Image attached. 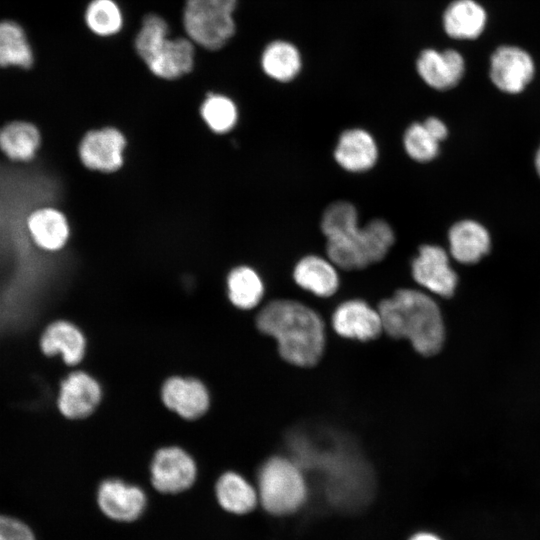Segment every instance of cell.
I'll list each match as a JSON object with an SVG mask.
<instances>
[{
	"label": "cell",
	"mask_w": 540,
	"mask_h": 540,
	"mask_svg": "<svg viewBox=\"0 0 540 540\" xmlns=\"http://www.w3.org/2000/svg\"><path fill=\"white\" fill-rule=\"evenodd\" d=\"M257 326L276 339L281 357L301 367L315 365L325 345L324 325L310 307L291 299L269 302L257 316Z\"/></svg>",
	"instance_id": "cell-1"
},
{
	"label": "cell",
	"mask_w": 540,
	"mask_h": 540,
	"mask_svg": "<svg viewBox=\"0 0 540 540\" xmlns=\"http://www.w3.org/2000/svg\"><path fill=\"white\" fill-rule=\"evenodd\" d=\"M383 330L393 338L409 340L422 355L439 352L444 341L441 311L425 292L401 288L378 305Z\"/></svg>",
	"instance_id": "cell-2"
},
{
	"label": "cell",
	"mask_w": 540,
	"mask_h": 540,
	"mask_svg": "<svg viewBox=\"0 0 540 540\" xmlns=\"http://www.w3.org/2000/svg\"><path fill=\"white\" fill-rule=\"evenodd\" d=\"M135 49L149 70L162 79L182 77L194 66V43L189 38H169L166 21L156 14L143 19Z\"/></svg>",
	"instance_id": "cell-3"
},
{
	"label": "cell",
	"mask_w": 540,
	"mask_h": 540,
	"mask_svg": "<svg viewBox=\"0 0 540 540\" xmlns=\"http://www.w3.org/2000/svg\"><path fill=\"white\" fill-rule=\"evenodd\" d=\"M396 241L391 224L382 218H373L352 234L326 241V256L346 271L361 270L382 261Z\"/></svg>",
	"instance_id": "cell-4"
},
{
	"label": "cell",
	"mask_w": 540,
	"mask_h": 540,
	"mask_svg": "<svg viewBox=\"0 0 540 540\" xmlns=\"http://www.w3.org/2000/svg\"><path fill=\"white\" fill-rule=\"evenodd\" d=\"M257 492L261 505L268 513L285 516L304 505L308 488L300 466L292 460L276 456L261 466Z\"/></svg>",
	"instance_id": "cell-5"
},
{
	"label": "cell",
	"mask_w": 540,
	"mask_h": 540,
	"mask_svg": "<svg viewBox=\"0 0 540 540\" xmlns=\"http://www.w3.org/2000/svg\"><path fill=\"white\" fill-rule=\"evenodd\" d=\"M237 0H186L183 26L188 38L208 50L222 48L235 33Z\"/></svg>",
	"instance_id": "cell-6"
},
{
	"label": "cell",
	"mask_w": 540,
	"mask_h": 540,
	"mask_svg": "<svg viewBox=\"0 0 540 540\" xmlns=\"http://www.w3.org/2000/svg\"><path fill=\"white\" fill-rule=\"evenodd\" d=\"M411 275L419 286L441 297H451L457 286L448 253L435 244L419 246L411 262Z\"/></svg>",
	"instance_id": "cell-7"
},
{
	"label": "cell",
	"mask_w": 540,
	"mask_h": 540,
	"mask_svg": "<svg viewBox=\"0 0 540 540\" xmlns=\"http://www.w3.org/2000/svg\"><path fill=\"white\" fill-rule=\"evenodd\" d=\"M126 144L125 136L117 128L93 129L79 143V158L90 170L112 173L123 165Z\"/></svg>",
	"instance_id": "cell-8"
},
{
	"label": "cell",
	"mask_w": 540,
	"mask_h": 540,
	"mask_svg": "<svg viewBox=\"0 0 540 540\" xmlns=\"http://www.w3.org/2000/svg\"><path fill=\"white\" fill-rule=\"evenodd\" d=\"M535 73L532 57L524 49L503 45L490 58V78L501 91L517 94L531 82Z\"/></svg>",
	"instance_id": "cell-9"
},
{
	"label": "cell",
	"mask_w": 540,
	"mask_h": 540,
	"mask_svg": "<svg viewBox=\"0 0 540 540\" xmlns=\"http://www.w3.org/2000/svg\"><path fill=\"white\" fill-rule=\"evenodd\" d=\"M196 477L193 459L182 449H160L151 464V482L162 493H178L188 489Z\"/></svg>",
	"instance_id": "cell-10"
},
{
	"label": "cell",
	"mask_w": 540,
	"mask_h": 540,
	"mask_svg": "<svg viewBox=\"0 0 540 540\" xmlns=\"http://www.w3.org/2000/svg\"><path fill=\"white\" fill-rule=\"evenodd\" d=\"M333 157L344 171L353 174L365 173L372 170L378 162V143L368 130L360 127L348 128L338 136Z\"/></svg>",
	"instance_id": "cell-11"
},
{
	"label": "cell",
	"mask_w": 540,
	"mask_h": 540,
	"mask_svg": "<svg viewBox=\"0 0 540 540\" xmlns=\"http://www.w3.org/2000/svg\"><path fill=\"white\" fill-rule=\"evenodd\" d=\"M416 71L426 85L444 91L460 82L465 73V61L456 50L427 48L416 60Z\"/></svg>",
	"instance_id": "cell-12"
},
{
	"label": "cell",
	"mask_w": 540,
	"mask_h": 540,
	"mask_svg": "<svg viewBox=\"0 0 540 540\" xmlns=\"http://www.w3.org/2000/svg\"><path fill=\"white\" fill-rule=\"evenodd\" d=\"M332 324L340 336L359 341L375 339L383 330L378 309L360 299L339 304L333 313Z\"/></svg>",
	"instance_id": "cell-13"
},
{
	"label": "cell",
	"mask_w": 540,
	"mask_h": 540,
	"mask_svg": "<svg viewBox=\"0 0 540 540\" xmlns=\"http://www.w3.org/2000/svg\"><path fill=\"white\" fill-rule=\"evenodd\" d=\"M97 502L100 510L110 519L130 522L143 513L146 496L137 486L119 479H108L98 489Z\"/></svg>",
	"instance_id": "cell-14"
},
{
	"label": "cell",
	"mask_w": 540,
	"mask_h": 540,
	"mask_svg": "<svg viewBox=\"0 0 540 540\" xmlns=\"http://www.w3.org/2000/svg\"><path fill=\"white\" fill-rule=\"evenodd\" d=\"M339 268L327 257L307 254L293 267V280L302 289L318 297H330L340 284Z\"/></svg>",
	"instance_id": "cell-15"
},
{
	"label": "cell",
	"mask_w": 540,
	"mask_h": 540,
	"mask_svg": "<svg viewBox=\"0 0 540 540\" xmlns=\"http://www.w3.org/2000/svg\"><path fill=\"white\" fill-rule=\"evenodd\" d=\"M100 398L98 383L84 372H74L61 384L58 405L64 416L79 419L91 414Z\"/></svg>",
	"instance_id": "cell-16"
},
{
	"label": "cell",
	"mask_w": 540,
	"mask_h": 540,
	"mask_svg": "<svg viewBox=\"0 0 540 540\" xmlns=\"http://www.w3.org/2000/svg\"><path fill=\"white\" fill-rule=\"evenodd\" d=\"M162 400L171 410L186 419H195L205 413L209 395L205 386L191 378L173 377L165 382Z\"/></svg>",
	"instance_id": "cell-17"
},
{
	"label": "cell",
	"mask_w": 540,
	"mask_h": 540,
	"mask_svg": "<svg viewBox=\"0 0 540 540\" xmlns=\"http://www.w3.org/2000/svg\"><path fill=\"white\" fill-rule=\"evenodd\" d=\"M27 229L35 245L49 252L62 249L70 236V226L66 216L53 207L34 210L28 216Z\"/></svg>",
	"instance_id": "cell-18"
},
{
	"label": "cell",
	"mask_w": 540,
	"mask_h": 540,
	"mask_svg": "<svg viewBox=\"0 0 540 540\" xmlns=\"http://www.w3.org/2000/svg\"><path fill=\"white\" fill-rule=\"evenodd\" d=\"M450 255L463 264L479 261L490 249L487 230L473 220L456 222L448 231Z\"/></svg>",
	"instance_id": "cell-19"
},
{
	"label": "cell",
	"mask_w": 540,
	"mask_h": 540,
	"mask_svg": "<svg viewBox=\"0 0 540 540\" xmlns=\"http://www.w3.org/2000/svg\"><path fill=\"white\" fill-rule=\"evenodd\" d=\"M487 14L474 0H454L443 13L445 33L457 40H472L479 37L485 29Z\"/></svg>",
	"instance_id": "cell-20"
},
{
	"label": "cell",
	"mask_w": 540,
	"mask_h": 540,
	"mask_svg": "<svg viewBox=\"0 0 540 540\" xmlns=\"http://www.w3.org/2000/svg\"><path fill=\"white\" fill-rule=\"evenodd\" d=\"M40 346L48 356L61 354L69 365L81 361L85 352V339L79 329L66 321H56L44 331Z\"/></svg>",
	"instance_id": "cell-21"
},
{
	"label": "cell",
	"mask_w": 540,
	"mask_h": 540,
	"mask_svg": "<svg viewBox=\"0 0 540 540\" xmlns=\"http://www.w3.org/2000/svg\"><path fill=\"white\" fill-rule=\"evenodd\" d=\"M302 64L299 49L286 40L270 42L261 55L263 72L272 80L281 83L293 81L301 72Z\"/></svg>",
	"instance_id": "cell-22"
},
{
	"label": "cell",
	"mask_w": 540,
	"mask_h": 540,
	"mask_svg": "<svg viewBox=\"0 0 540 540\" xmlns=\"http://www.w3.org/2000/svg\"><path fill=\"white\" fill-rule=\"evenodd\" d=\"M40 144V132L31 123L14 121L0 129V149L11 160H32Z\"/></svg>",
	"instance_id": "cell-23"
},
{
	"label": "cell",
	"mask_w": 540,
	"mask_h": 540,
	"mask_svg": "<svg viewBox=\"0 0 540 540\" xmlns=\"http://www.w3.org/2000/svg\"><path fill=\"white\" fill-rule=\"evenodd\" d=\"M215 490L220 506L234 514L252 511L259 501L257 490L235 472L224 473L218 479Z\"/></svg>",
	"instance_id": "cell-24"
},
{
	"label": "cell",
	"mask_w": 540,
	"mask_h": 540,
	"mask_svg": "<svg viewBox=\"0 0 540 540\" xmlns=\"http://www.w3.org/2000/svg\"><path fill=\"white\" fill-rule=\"evenodd\" d=\"M230 301L240 309H251L259 304L264 294V284L258 272L250 266L232 269L227 278Z\"/></svg>",
	"instance_id": "cell-25"
},
{
	"label": "cell",
	"mask_w": 540,
	"mask_h": 540,
	"mask_svg": "<svg viewBox=\"0 0 540 540\" xmlns=\"http://www.w3.org/2000/svg\"><path fill=\"white\" fill-rule=\"evenodd\" d=\"M360 226L357 207L347 200H336L323 211L320 229L327 240L346 237Z\"/></svg>",
	"instance_id": "cell-26"
},
{
	"label": "cell",
	"mask_w": 540,
	"mask_h": 540,
	"mask_svg": "<svg viewBox=\"0 0 540 540\" xmlns=\"http://www.w3.org/2000/svg\"><path fill=\"white\" fill-rule=\"evenodd\" d=\"M33 54L22 28L11 21L0 22V66L29 68Z\"/></svg>",
	"instance_id": "cell-27"
},
{
	"label": "cell",
	"mask_w": 540,
	"mask_h": 540,
	"mask_svg": "<svg viewBox=\"0 0 540 540\" xmlns=\"http://www.w3.org/2000/svg\"><path fill=\"white\" fill-rule=\"evenodd\" d=\"M200 114L207 127L216 134H226L237 124L235 102L222 94H209L203 101Z\"/></svg>",
	"instance_id": "cell-28"
},
{
	"label": "cell",
	"mask_w": 540,
	"mask_h": 540,
	"mask_svg": "<svg viewBox=\"0 0 540 540\" xmlns=\"http://www.w3.org/2000/svg\"><path fill=\"white\" fill-rule=\"evenodd\" d=\"M85 21L93 33L107 37L120 31L123 17L113 0H92L87 6Z\"/></svg>",
	"instance_id": "cell-29"
},
{
	"label": "cell",
	"mask_w": 540,
	"mask_h": 540,
	"mask_svg": "<svg viewBox=\"0 0 540 540\" xmlns=\"http://www.w3.org/2000/svg\"><path fill=\"white\" fill-rule=\"evenodd\" d=\"M402 144L407 156L418 163L436 158L440 142L428 131L423 122H413L405 129Z\"/></svg>",
	"instance_id": "cell-30"
},
{
	"label": "cell",
	"mask_w": 540,
	"mask_h": 540,
	"mask_svg": "<svg viewBox=\"0 0 540 540\" xmlns=\"http://www.w3.org/2000/svg\"><path fill=\"white\" fill-rule=\"evenodd\" d=\"M0 540H36L32 530L21 520L0 514Z\"/></svg>",
	"instance_id": "cell-31"
},
{
	"label": "cell",
	"mask_w": 540,
	"mask_h": 540,
	"mask_svg": "<svg viewBox=\"0 0 540 540\" xmlns=\"http://www.w3.org/2000/svg\"><path fill=\"white\" fill-rule=\"evenodd\" d=\"M428 131L439 141L442 142L448 135V129L445 123L437 117H428L423 121Z\"/></svg>",
	"instance_id": "cell-32"
},
{
	"label": "cell",
	"mask_w": 540,
	"mask_h": 540,
	"mask_svg": "<svg viewBox=\"0 0 540 540\" xmlns=\"http://www.w3.org/2000/svg\"><path fill=\"white\" fill-rule=\"evenodd\" d=\"M409 540H442V539L436 534L422 531V532L413 534Z\"/></svg>",
	"instance_id": "cell-33"
},
{
	"label": "cell",
	"mask_w": 540,
	"mask_h": 540,
	"mask_svg": "<svg viewBox=\"0 0 540 540\" xmlns=\"http://www.w3.org/2000/svg\"><path fill=\"white\" fill-rule=\"evenodd\" d=\"M535 167L540 176V148L538 149L536 157H535Z\"/></svg>",
	"instance_id": "cell-34"
}]
</instances>
